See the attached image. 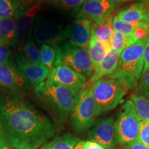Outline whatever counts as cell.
I'll list each match as a JSON object with an SVG mask.
<instances>
[{"label":"cell","instance_id":"6da1fadb","mask_svg":"<svg viewBox=\"0 0 149 149\" xmlns=\"http://www.w3.org/2000/svg\"><path fill=\"white\" fill-rule=\"evenodd\" d=\"M0 125L13 149H38L55 137L49 117L16 91L0 88Z\"/></svg>","mask_w":149,"mask_h":149},{"label":"cell","instance_id":"7a4b0ae2","mask_svg":"<svg viewBox=\"0 0 149 149\" xmlns=\"http://www.w3.org/2000/svg\"><path fill=\"white\" fill-rule=\"evenodd\" d=\"M146 40L126 48L120 53L116 69L107 77L118 80L128 91L137 88L144 67V48Z\"/></svg>","mask_w":149,"mask_h":149},{"label":"cell","instance_id":"3957f363","mask_svg":"<svg viewBox=\"0 0 149 149\" xmlns=\"http://www.w3.org/2000/svg\"><path fill=\"white\" fill-rule=\"evenodd\" d=\"M34 92L59 123L64 122L69 116L74 97L68 89L53 83L48 77L35 86Z\"/></svg>","mask_w":149,"mask_h":149},{"label":"cell","instance_id":"277c9868","mask_svg":"<svg viewBox=\"0 0 149 149\" xmlns=\"http://www.w3.org/2000/svg\"><path fill=\"white\" fill-rule=\"evenodd\" d=\"M128 91L118 80L109 77L102 78L91 84L92 95L96 104L97 116L115 109L123 102Z\"/></svg>","mask_w":149,"mask_h":149},{"label":"cell","instance_id":"5b68a950","mask_svg":"<svg viewBox=\"0 0 149 149\" xmlns=\"http://www.w3.org/2000/svg\"><path fill=\"white\" fill-rule=\"evenodd\" d=\"M96 104L92 95L91 84L87 85L74 97L69 114L71 127L77 134L88 129L97 117Z\"/></svg>","mask_w":149,"mask_h":149},{"label":"cell","instance_id":"8992f818","mask_svg":"<svg viewBox=\"0 0 149 149\" xmlns=\"http://www.w3.org/2000/svg\"><path fill=\"white\" fill-rule=\"evenodd\" d=\"M55 51V66L64 65L87 79L92 76L93 67L86 49L74 45L66 40L57 46Z\"/></svg>","mask_w":149,"mask_h":149},{"label":"cell","instance_id":"52a82bcc","mask_svg":"<svg viewBox=\"0 0 149 149\" xmlns=\"http://www.w3.org/2000/svg\"><path fill=\"white\" fill-rule=\"evenodd\" d=\"M141 122L130 100H126L120 107L115 120L117 140L124 147L139 138Z\"/></svg>","mask_w":149,"mask_h":149},{"label":"cell","instance_id":"ba28073f","mask_svg":"<svg viewBox=\"0 0 149 149\" xmlns=\"http://www.w3.org/2000/svg\"><path fill=\"white\" fill-rule=\"evenodd\" d=\"M86 133L88 140L95 141L107 149H115L119 144L115 120L112 117L95 119Z\"/></svg>","mask_w":149,"mask_h":149},{"label":"cell","instance_id":"9c48e42d","mask_svg":"<svg viewBox=\"0 0 149 149\" xmlns=\"http://www.w3.org/2000/svg\"><path fill=\"white\" fill-rule=\"evenodd\" d=\"M48 77L53 83L68 89L74 97L86 86L88 83L86 77L62 64L54 67Z\"/></svg>","mask_w":149,"mask_h":149},{"label":"cell","instance_id":"30bf717a","mask_svg":"<svg viewBox=\"0 0 149 149\" xmlns=\"http://www.w3.org/2000/svg\"><path fill=\"white\" fill-rule=\"evenodd\" d=\"M32 35L36 44H49L54 48L66 41L65 28L54 22H36L32 29Z\"/></svg>","mask_w":149,"mask_h":149},{"label":"cell","instance_id":"8fae6325","mask_svg":"<svg viewBox=\"0 0 149 149\" xmlns=\"http://www.w3.org/2000/svg\"><path fill=\"white\" fill-rule=\"evenodd\" d=\"M117 6L110 0H88L80 7L76 17H83L92 23L101 24L113 15Z\"/></svg>","mask_w":149,"mask_h":149},{"label":"cell","instance_id":"7c38bea8","mask_svg":"<svg viewBox=\"0 0 149 149\" xmlns=\"http://www.w3.org/2000/svg\"><path fill=\"white\" fill-rule=\"evenodd\" d=\"M0 86L13 91H26L31 84L12 61L8 59L0 65Z\"/></svg>","mask_w":149,"mask_h":149},{"label":"cell","instance_id":"4fadbf2b","mask_svg":"<svg viewBox=\"0 0 149 149\" xmlns=\"http://www.w3.org/2000/svg\"><path fill=\"white\" fill-rule=\"evenodd\" d=\"M92 22L83 17H77L65 28L66 40L74 45L88 51Z\"/></svg>","mask_w":149,"mask_h":149},{"label":"cell","instance_id":"5bb4252c","mask_svg":"<svg viewBox=\"0 0 149 149\" xmlns=\"http://www.w3.org/2000/svg\"><path fill=\"white\" fill-rule=\"evenodd\" d=\"M16 65L31 85L36 86L45 81L50 73L47 67L29 61L22 53L17 54Z\"/></svg>","mask_w":149,"mask_h":149},{"label":"cell","instance_id":"9a60e30c","mask_svg":"<svg viewBox=\"0 0 149 149\" xmlns=\"http://www.w3.org/2000/svg\"><path fill=\"white\" fill-rule=\"evenodd\" d=\"M116 17L127 23H149V3L147 0H139L120 10Z\"/></svg>","mask_w":149,"mask_h":149},{"label":"cell","instance_id":"2e32d148","mask_svg":"<svg viewBox=\"0 0 149 149\" xmlns=\"http://www.w3.org/2000/svg\"><path fill=\"white\" fill-rule=\"evenodd\" d=\"M38 9L36 7L30 10L24 9L15 17V30L13 46L21 45L32 31L33 23Z\"/></svg>","mask_w":149,"mask_h":149},{"label":"cell","instance_id":"e0dca14e","mask_svg":"<svg viewBox=\"0 0 149 149\" xmlns=\"http://www.w3.org/2000/svg\"><path fill=\"white\" fill-rule=\"evenodd\" d=\"M120 53L118 51L110 49L103 60L93 69L92 76L89 79V84H93L99 79L111 75L116 69Z\"/></svg>","mask_w":149,"mask_h":149},{"label":"cell","instance_id":"ac0fdd59","mask_svg":"<svg viewBox=\"0 0 149 149\" xmlns=\"http://www.w3.org/2000/svg\"><path fill=\"white\" fill-rule=\"evenodd\" d=\"M110 49L111 48H109L97 38L94 32L91 29V37L88 46V53L93 69L96 68L98 64L103 60Z\"/></svg>","mask_w":149,"mask_h":149},{"label":"cell","instance_id":"d6986e66","mask_svg":"<svg viewBox=\"0 0 149 149\" xmlns=\"http://www.w3.org/2000/svg\"><path fill=\"white\" fill-rule=\"evenodd\" d=\"M114 16L112 15L101 24H92L91 29L99 40L101 41L104 44L110 47V41L113 33V20Z\"/></svg>","mask_w":149,"mask_h":149},{"label":"cell","instance_id":"ffe728a7","mask_svg":"<svg viewBox=\"0 0 149 149\" xmlns=\"http://www.w3.org/2000/svg\"><path fill=\"white\" fill-rule=\"evenodd\" d=\"M139 41L133 32L130 34L125 35L113 30L110 41V47L112 50L122 53L126 48L133 45Z\"/></svg>","mask_w":149,"mask_h":149},{"label":"cell","instance_id":"44dd1931","mask_svg":"<svg viewBox=\"0 0 149 149\" xmlns=\"http://www.w3.org/2000/svg\"><path fill=\"white\" fill-rule=\"evenodd\" d=\"M79 139L71 133L58 136L43 145L45 149H74Z\"/></svg>","mask_w":149,"mask_h":149},{"label":"cell","instance_id":"7402d4cb","mask_svg":"<svg viewBox=\"0 0 149 149\" xmlns=\"http://www.w3.org/2000/svg\"><path fill=\"white\" fill-rule=\"evenodd\" d=\"M129 100L133 103L141 123L149 121V99L139 94H132Z\"/></svg>","mask_w":149,"mask_h":149},{"label":"cell","instance_id":"603a6c76","mask_svg":"<svg viewBox=\"0 0 149 149\" xmlns=\"http://www.w3.org/2000/svg\"><path fill=\"white\" fill-rule=\"evenodd\" d=\"M24 9L19 0H0V19L16 17Z\"/></svg>","mask_w":149,"mask_h":149},{"label":"cell","instance_id":"cb8c5ba5","mask_svg":"<svg viewBox=\"0 0 149 149\" xmlns=\"http://www.w3.org/2000/svg\"><path fill=\"white\" fill-rule=\"evenodd\" d=\"M15 30V17L0 19V33L8 46H13Z\"/></svg>","mask_w":149,"mask_h":149},{"label":"cell","instance_id":"d4e9b609","mask_svg":"<svg viewBox=\"0 0 149 149\" xmlns=\"http://www.w3.org/2000/svg\"><path fill=\"white\" fill-rule=\"evenodd\" d=\"M22 53L29 61L35 64H42L41 62L40 50L37 48L36 43L32 35V31L30 33L25 44L22 48Z\"/></svg>","mask_w":149,"mask_h":149},{"label":"cell","instance_id":"484cf974","mask_svg":"<svg viewBox=\"0 0 149 149\" xmlns=\"http://www.w3.org/2000/svg\"><path fill=\"white\" fill-rule=\"evenodd\" d=\"M40 54L42 64L47 67L50 71L53 70L56 60L55 48L49 44H42L40 46Z\"/></svg>","mask_w":149,"mask_h":149},{"label":"cell","instance_id":"4316f807","mask_svg":"<svg viewBox=\"0 0 149 149\" xmlns=\"http://www.w3.org/2000/svg\"><path fill=\"white\" fill-rule=\"evenodd\" d=\"M146 24L148 23H127V22L120 21L116 17V16H114L113 20V28L114 31L123 34L128 35L132 33L139 27Z\"/></svg>","mask_w":149,"mask_h":149},{"label":"cell","instance_id":"83f0119b","mask_svg":"<svg viewBox=\"0 0 149 149\" xmlns=\"http://www.w3.org/2000/svg\"><path fill=\"white\" fill-rule=\"evenodd\" d=\"M88 0H58L55 3V6L57 8L68 10H79L80 7Z\"/></svg>","mask_w":149,"mask_h":149},{"label":"cell","instance_id":"f1b7e54d","mask_svg":"<svg viewBox=\"0 0 149 149\" xmlns=\"http://www.w3.org/2000/svg\"><path fill=\"white\" fill-rule=\"evenodd\" d=\"M137 94L149 99V69L141 74L137 86Z\"/></svg>","mask_w":149,"mask_h":149},{"label":"cell","instance_id":"f546056e","mask_svg":"<svg viewBox=\"0 0 149 149\" xmlns=\"http://www.w3.org/2000/svg\"><path fill=\"white\" fill-rule=\"evenodd\" d=\"M138 139L149 147V121L141 124Z\"/></svg>","mask_w":149,"mask_h":149},{"label":"cell","instance_id":"4dcf8cb0","mask_svg":"<svg viewBox=\"0 0 149 149\" xmlns=\"http://www.w3.org/2000/svg\"><path fill=\"white\" fill-rule=\"evenodd\" d=\"M74 149H107L95 141L79 140L75 145Z\"/></svg>","mask_w":149,"mask_h":149},{"label":"cell","instance_id":"1f68e13d","mask_svg":"<svg viewBox=\"0 0 149 149\" xmlns=\"http://www.w3.org/2000/svg\"><path fill=\"white\" fill-rule=\"evenodd\" d=\"M10 54V46H0V65L8 60Z\"/></svg>","mask_w":149,"mask_h":149},{"label":"cell","instance_id":"d6a6232c","mask_svg":"<svg viewBox=\"0 0 149 149\" xmlns=\"http://www.w3.org/2000/svg\"><path fill=\"white\" fill-rule=\"evenodd\" d=\"M149 69V36L145 43L144 48V67H143L142 74Z\"/></svg>","mask_w":149,"mask_h":149},{"label":"cell","instance_id":"836d02e7","mask_svg":"<svg viewBox=\"0 0 149 149\" xmlns=\"http://www.w3.org/2000/svg\"><path fill=\"white\" fill-rule=\"evenodd\" d=\"M123 149H149V147L137 139V140L124 146Z\"/></svg>","mask_w":149,"mask_h":149},{"label":"cell","instance_id":"e575fe53","mask_svg":"<svg viewBox=\"0 0 149 149\" xmlns=\"http://www.w3.org/2000/svg\"><path fill=\"white\" fill-rule=\"evenodd\" d=\"M0 149H13L10 145L7 143L4 137H3L1 125H0Z\"/></svg>","mask_w":149,"mask_h":149},{"label":"cell","instance_id":"d590c367","mask_svg":"<svg viewBox=\"0 0 149 149\" xmlns=\"http://www.w3.org/2000/svg\"><path fill=\"white\" fill-rule=\"evenodd\" d=\"M111 2H113L114 4L116 6H118L120 4H122V3H128L130 2V1H133L134 0H110Z\"/></svg>","mask_w":149,"mask_h":149},{"label":"cell","instance_id":"8d00e7d4","mask_svg":"<svg viewBox=\"0 0 149 149\" xmlns=\"http://www.w3.org/2000/svg\"><path fill=\"white\" fill-rule=\"evenodd\" d=\"M6 45H8V44H7L6 42L4 40V39L3 38L1 33H0V46H6Z\"/></svg>","mask_w":149,"mask_h":149},{"label":"cell","instance_id":"74e56055","mask_svg":"<svg viewBox=\"0 0 149 149\" xmlns=\"http://www.w3.org/2000/svg\"><path fill=\"white\" fill-rule=\"evenodd\" d=\"M47 1H51V2H53V3H55L56 2V1H58V0H47Z\"/></svg>","mask_w":149,"mask_h":149},{"label":"cell","instance_id":"f35d334b","mask_svg":"<svg viewBox=\"0 0 149 149\" xmlns=\"http://www.w3.org/2000/svg\"><path fill=\"white\" fill-rule=\"evenodd\" d=\"M38 149H45V148H44V146H41L40 148H38Z\"/></svg>","mask_w":149,"mask_h":149},{"label":"cell","instance_id":"ab89813d","mask_svg":"<svg viewBox=\"0 0 149 149\" xmlns=\"http://www.w3.org/2000/svg\"><path fill=\"white\" fill-rule=\"evenodd\" d=\"M147 1H148V3H149V0H147Z\"/></svg>","mask_w":149,"mask_h":149}]
</instances>
